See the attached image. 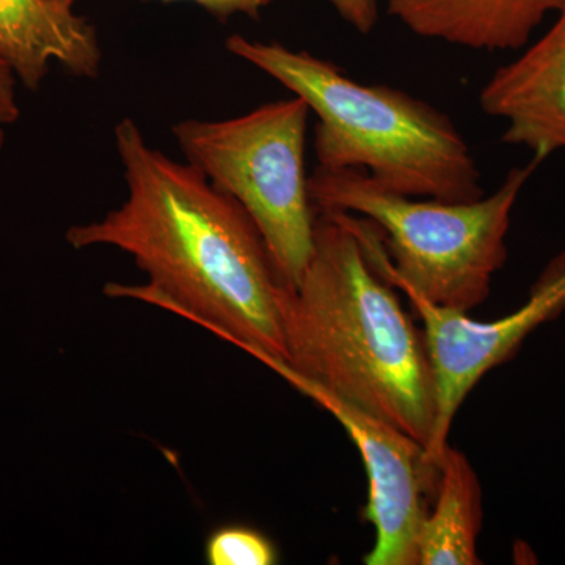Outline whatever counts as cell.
Listing matches in <instances>:
<instances>
[{
    "label": "cell",
    "instance_id": "cell-1",
    "mask_svg": "<svg viewBox=\"0 0 565 565\" xmlns=\"http://www.w3.org/2000/svg\"><path fill=\"white\" fill-rule=\"evenodd\" d=\"M128 199L102 221L71 226L74 248L107 245L147 275L109 282V297L136 299L202 323L255 359L286 360L282 282L248 212L191 163L154 150L131 118L115 126Z\"/></svg>",
    "mask_w": 565,
    "mask_h": 565
},
{
    "label": "cell",
    "instance_id": "cell-2",
    "mask_svg": "<svg viewBox=\"0 0 565 565\" xmlns=\"http://www.w3.org/2000/svg\"><path fill=\"white\" fill-rule=\"evenodd\" d=\"M374 266L359 218L316 211L315 250L281 299V366L429 444L435 382L423 330Z\"/></svg>",
    "mask_w": 565,
    "mask_h": 565
},
{
    "label": "cell",
    "instance_id": "cell-3",
    "mask_svg": "<svg viewBox=\"0 0 565 565\" xmlns=\"http://www.w3.org/2000/svg\"><path fill=\"white\" fill-rule=\"evenodd\" d=\"M225 47L280 82L318 115L319 167L364 170L381 188L414 199L476 202L481 172L455 121L390 85H367L307 51L232 35Z\"/></svg>",
    "mask_w": 565,
    "mask_h": 565
},
{
    "label": "cell",
    "instance_id": "cell-4",
    "mask_svg": "<svg viewBox=\"0 0 565 565\" xmlns=\"http://www.w3.org/2000/svg\"><path fill=\"white\" fill-rule=\"evenodd\" d=\"M541 161L514 167L476 202L416 200L381 188L364 170L318 167L308 178L316 211L363 217L364 244L379 273L440 307L470 313L508 262L512 212Z\"/></svg>",
    "mask_w": 565,
    "mask_h": 565
},
{
    "label": "cell",
    "instance_id": "cell-5",
    "mask_svg": "<svg viewBox=\"0 0 565 565\" xmlns=\"http://www.w3.org/2000/svg\"><path fill=\"white\" fill-rule=\"evenodd\" d=\"M310 107L299 96L243 117L172 128L185 159L250 215L278 274L296 288L315 250L316 210L305 172Z\"/></svg>",
    "mask_w": 565,
    "mask_h": 565
},
{
    "label": "cell",
    "instance_id": "cell-6",
    "mask_svg": "<svg viewBox=\"0 0 565 565\" xmlns=\"http://www.w3.org/2000/svg\"><path fill=\"white\" fill-rule=\"evenodd\" d=\"M423 322L435 382V423L426 459L437 467L460 405L489 371L515 355L539 327L565 313V252L555 256L512 313L475 321L463 311L440 307L403 289Z\"/></svg>",
    "mask_w": 565,
    "mask_h": 565
},
{
    "label": "cell",
    "instance_id": "cell-7",
    "mask_svg": "<svg viewBox=\"0 0 565 565\" xmlns=\"http://www.w3.org/2000/svg\"><path fill=\"white\" fill-rule=\"evenodd\" d=\"M264 364L329 412L362 457L370 484L363 516L374 527V545L363 563L418 565L426 497L434 500L438 481V465L427 462L424 446L384 419L292 374L277 360L267 359Z\"/></svg>",
    "mask_w": 565,
    "mask_h": 565
},
{
    "label": "cell",
    "instance_id": "cell-8",
    "mask_svg": "<svg viewBox=\"0 0 565 565\" xmlns=\"http://www.w3.org/2000/svg\"><path fill=\"white\" fill-rule=\"evenodd\" d=\"M541 39L500 66L479 95L489 117L505 121L503 141L544 162L565 150V0Z\"/></svg>",
    "mask_w": 565,
    "mask_h": 565
},
{
    "label": "cell",
    "instance_id": "cell-9",
    "mask_svg": "<svg viewBox=\"0 0 565 565\" xmlns=\"http://www.w3.org/2000/svg\"><path fill=\"white\" fill-rule=\"evenodd\" d=\"M73 6L71 0H0V61L29 90H39L52 62L82 79L102 73L98 31Z\"/></svg>",
    "mask_w": 565,
    "mask_h": 565
},
{
    "label": "cell",
    "instance_id": "cell-10",
    "mask_svg": "<svg viewBox=\"0 0 565 565\" xmlns=\"http://www.w3.org/2000/svg\"><path fill=\"white\" fill-rule=\"evenodd\" d=\"M564 0H388V14L423 39L478 51H520Z\"/></svg>",
    "mask_w": 565,
    "mask_h": 565
},
{
    "label": "cell",
    "instance_id": "cell-11",
    "mask_svg": "<svg viewBox=\"0 0 565 565\" xmlns=\"http://www.w3.org/2000/svg\"><path fill=\"white\" fill-rule=\"evenodd\" d=\"M437 492L418 534V565H478L482 490L468 457L448 444L438 460Z\"/></svg>",
    "mask_w": 565,
    "mask_h": 565
},
{
    "label": "cell",
    "instance_id": "cell-12",
    "mask_svg": "<svg viewBox=\"0 0 565 565\" xmlns=\"http://www.w3.org/2000/svg\"><path fill=\"white\" fill-rule=\"evenodd\" d=\"M206 559L211 565H274L278 563L273 542L247 526H223L207 539Z\"/></svg>",
    "mask_w": 565,
    "mask_h": 565
},
{
    "label": "cell",
    "instance_id": "cell-13",
    "mask_svg": "<svg viewBox=\"0 0 565 565\" xmlns=\"http://www.w3.org/2000/svg\"><path fill=\"white\" fill-rule=\"evenodd\" d=\"M327 2L362 35H370L381 18L379 0H327Z\"/></svg>",
    "mask_w": 565,
    "mask_h": 565
},
{
    "label": "cell",
    "instance_id": "cell-14",
    "mask_svg": "<svg viewBox=\"0 0 565 565\" xmlns=\"http://www.w3.org/2000/svg\"><path fill=\"white\" fill-rule=\"evenodd\" d=\"M76 2V0H71ZM162 2H178V0H162ZM210 11L217 20L226 21L233 14H245L248 18H258L262 11L269 7L275 0H185Z\"/></svg>",
    "mask_w": 565,
    "mask_h": 565
},
{
    "label": "cell",
    "instance_id": "cell-15",
    "mask_svg": "<svg viewBox=\"0 0 565 565\" xmlns=\"http://www.w3.org/2000/svg\"><path fill=\"white\" fill-rule=\"evenodd\" d=\"M17 74L0 61V126L10 125L20 117V107L17 103Z\"/></svg>",
    "mask_w": 565,
    "mask_h": 565
}]
</instances>
